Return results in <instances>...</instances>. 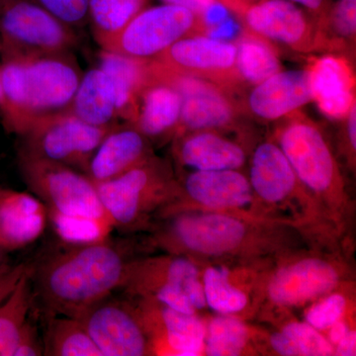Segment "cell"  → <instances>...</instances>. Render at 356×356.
<instances>
[{
	"mask_svg": "<svg viewBox=\"0 0 356 356\" xmlns=\"http://www.w3.org/2000/svg\"><path fill=\"white\" fill-rule=\"evenodd\" d=\"M48 217L46 205L37 196L0 186V248L6 252L36 242Z\"/></svg>",
	"mask_w": 356,
	"mask_h": 356,
	"instance_id": "e0dca14e",
	"label": "cell"
},
{
	"mask_svg": "<svg viewBox=\"0 0 356 356\" xmlns=\"http://www.w3.org/2000/svg\"><path fill=\"white\" fill-rule=\"evenodd\" d=\"M181 107L182 97L177 89L149 79L140 92L136 116L130 125L149 140L170 135L177 132Z\"/></svg>",
	"mask_w": 356,
	"mask_h": 356,
	"instance_id": "44dd1931",
	"label": "cell"
},
{
	"mask_svg": "<svg viewBox=\"0 0 356 356\" xmlns=\"http://www.w3.org/2000/svg\"><path fill=\"white\" fill-rule=\"evenodd\" d=\"M229 16H231L229 7L222 3L221 0H214L198 16V21L209 29L226 20Z\"/></svg>",
	"mask_w": 356,
	"mask_h": 356,
	"instance_id": "8d00e7d4",
	"label": "cell"
},
{
	"mask_svg": "<svg viewBox=\"0 0 356 356\" xmlns=\"http://www.w3.org/2000/svg\"><path fill=\"white\" fill-rule=\"evenodd\" d=\"M76 29L88 23V0H29Z\"/></svg>",
	"mask_w": 356,
	"mask_h": 356,
	"instance_id": "e575fe53",
	"label": "cell"
},
{
	"mask_svg": "<svg viewBox=\"0 0 356 356\" xmlns=\"http://www.w3.org/2000/svg\"><path fill=\"white\" fill-rule=\"evenodd\" d=\"M245 234L243 222L228 215L182 214L173 220L161 236V242L168 248L220 255L238 248Z\"/></svg>",
	"mask_w": 356,
	"mask_h": 356,
	"instance_id": "7c38bea8",
	"label": "cell"
},
{
	"mask_svg": "<svg viewBox=\"0 0 356 356\" xmlns=\"http://www.w3.org/2000/svg\"><path fill=\"white\" fill-rule=\"evenodd\" d=\"M280 143L295 175L311 191L324 193L334 184L337 170L334 156L313 122L295 117L281 130Z\"/></svg>",
	"mask_w": 356,
	"mask_h": 356,
	"instance_id": "30bf717a",
	"label": "cell"
},
{
	"mask_svg": "<svg viewBox=\"0 0 356 356\" xmlns=\"http://www.w3.org/2000/svg\"><path fill=\"white\" fill-rule=\"evenodd\" d=\"M147 0H88V23L96 43L114 36L146 6Z\"/></svg>",
	"mask_w": 356,
	"mask_h": 356,
	"instance_id": "83f0119b",
	"label": "cell"
},
{
	"mask_svg": "<svg viewBox=\"0 0 356 356\" xmlns=\"http://www.w3.org/2000/svg\"><path fill=\"white\" fill-rule=\"evenodd\" d=\"M33 268L28 266L15 287L0 305V356H13L33 301Z\"/></svg>",
	"mask_w": 356,
	"mask_h": 356,
	"instance_id": "484cf974",
	"label": "cell"
},
{
	"mask_svg": "<svg viewBox=\"0 0 356 356\" xmlns=\"http://www.w3.org/2000/svg\"><path fill=\"white\" fill-rule=\"evenodd\" d=\"M346 306V301L343 295H330L307 312V323L318 331L329 329L343 317Z\"/></svg>",
	"mask_w": 356,
	"mask_h": 356,
	"instance_id": "836d02e7",
	"label": "cell"
},
{
	"mask_svg": "<svg viewBox=\"0 0 356 356\" xmlns=\"http://www.w3.org/2000/svg\"><path fill=\"white\" fill-rule=\"evenodd\" d=\"M177 156L184 165L195 170H238L245 161V152L238 145L205 131L185 136Z\"/></svg>",
	"mask_w": 356,
	"mask_h": 356,
	"instance_id": "cb8c5ba5",
	"label": "cell"
},
{
	"mask_svg": "<svg viewBox=\"0 0 356 356\" xmlns=\"http://www.w3.org/2000/svg\"><path fill=\"white\" fill-rule=\"evenodd\" d=\"M149 72L152 81L168 84L181 95V115L177 130L195 132L225 127L235 118L233 102L217 83L200 77L177 74L161 67L154 60L149 62Z\"/></svg>",
	"mask_w": 356,
	"mask_h": 356,
	"instance_id": "9c48e42d",
	"label": "cell"
},
{
	"mask_svg": "<svg viewBox=\"0 0 356 356\" xmlns=\"http://www.w3.org/2000/svg\"><path fill=\"white\" fill-rule=\"evenodd\" d=\"M346 119V129H348V142H350L351 149L355 152L356 149V103L353 105L348 112Z\"/></svg>",
	"mask_w": 356,
	"mask_h": 356,
	"instance_id": "7bdbcfd3",
	"label": "cell"
},
{
	"mask_svg": "<svg viewBox=\"0 0 356 356\" xmlns=\"http://www.w3.org/2000/svg\"><path fill=\"white\" fill-rule=\"evenodd\" d=\"M152 158L149 139L127 124L113 129L90 159L86 175L95 184L109 181Z\"/></svg>",
	"mask_w": 356,
	"mask_h": 356,
	"instance_id": "ac0fdd59",
	"label": "cell"
},
{
	"mask_svg": "<svg viewBox=\"0 0 356 356\" xmlns=\"http://www.w3.org/2000/svg\"><path fill=\"white\" fill-rule=\"evenodd\" d=\"M27 267L28 266H26V264L13 266L6 273L0 275V305L3 303L4 300L13 291L16 283L20 280Z\"/></svg>",
	"mask_w": 356,
	"mask_h": 356,
	"instance_id": "f35d334b",
	"label": "cell"
},
{
	"mask_svg": "<svg viewBox=\"0 0 356 356\" xmlns=\"http://www.w3.org/2000/svg\"><path fill=\"white\" fill-rule=\"evenodd\" d=\"M207 36L210 38L222 42H232L242 33V26L236 18L229 16L220 24L207 29Z\"/></svg>",
	"mask_w": 356,
	"mask_h": 356,
	"instance_id": "74e56055",
	"label": "cell"
},
{
	"mask_svg": "<svg viewBox=\"0 0 356 356\" xmlns=\"http://www.w3.org/2000/svg\"><path fill=\"white\" fill-rule=\"evenodd\" d=\"M243 19L261 38L295 51H310L318 43V28L301 7L288 0H261L243 7Z\"/></svg>",
	"mask_w": 356,
	"mask_h": 356,
	"instance_id": "4fadbf2b",
	"label": "cell"
},
{
	"mask_svg": "<svg viewBox=\"0 0 356 356\" xmlns=\"http://www.w3.org/2000/svg\"><path fill=\"white\" fill-rule=\"evenodd\" d=\"M348 331H350V329H348L346 323L341 322V320L337 321V323L330 327L329 337L331 343L337 344L339 343Z\"/></svg>",
	"mask_w": 356,
	"mask_h": 356,
	"instance_id": "ee69618b",
	"label": "cell"
},
{
	"mask_svg": "<svg viewBox=\"0 0 356 356\" xmlns=\"http://www.w3.org/2000/svg\"><path fill=\"white\" fill-rule=\"evenodd\" d=\"M339 273L329 262L306 259L280 269L270 280L269 298L280 306H300L331 292Z\"/></svg>",
	"mask_w": 356,
	"mask_h": 356,
	"instance_id": "2e32d148",
	"label": "cell"
},
{
	"mask_svg": "<svg viewBox=\"0 0 356 356\" xmlns=\"http://www.w3.org/2000/svg\"><path fill=\"white\" fill-rule=\"evenodd\" d=\"M187 195L209 208L245 207L252 201V186L236 170H195L185 179Z\"/></svg>",
	"mask_w": 356,
	"mask_h": 356,
	"instance_id": "ffe728a7",
	"label": "cell"
},
{
	"mask_svg": "<svg viewBox=\"0 0 356 356\" xmlns=\"http://www.w3.org/2000/svg\"><path fill=\"white\" fill-rule=\"evenodd\" d=\"M111 296L96 302L74 318L83 324L102 356L149 355L151 341L139 313Z\"/></svg>",
	"mask_w": 356,
	"mask_h": 356,
	"instance_id": "ba28073f",
	"label": "cell"
},
{
	"mask_svg": "<svg viewBox=\"0 0 356 356\" xmlns=\"http://www.w3.org/2000/svg\"><path fill=\"white\" fill-rule=\"evenodd\" d=\"M95 185L112 225L119 229L136 226L173 189L168 168L153 156L120 177Z\"/></svg>",
	"mask_w": 356,
	"mask_h": 356,
	"instance_id": "52a82bcc",
	"label": "cell"
},
{
	"mask_svg": "<svg viewBox=\"0 0 356 356\" xmlns=\"http://www.w3.org/2000/svg\"><path fill=\"white\" fill-rule=\"evenodd\" d=\"M197 27L198 17L192 11L163 3L143 9L99 46L103 51L126 57L153 60Z\"/></svg>",
	"mask_w": 356,
	"mask_h": 356,
	"instance_id": "8992f818",
	"label": "cell"
},
{
	"mask_svg": "<svg viewBox=\"0 0 356 356\" xmlns=\"http://www.w3.org/2000/svg\"><path fill=\"white\" fill-rule=\"evenodd\" d=\"M74 53L1 58L0 121L20 137L33 121L69 108L83 77Z\"/></svg>",
	"mask_w": 356,
	"mask_h": 356,
	"instance_id": "3957f363",
	"label": "cell"
},
{
	"mask_svg": "<svg viewBox=\"0 0 356 356\" xmlns=\"http://www.w3.org/2000/svg\"><path fill=\"white\" fill-rule=\"evenodd\" d=\"M6 254L7 252L6 250H3L0 248V275L6 273L7 270H9V269L13 267L9 266L8 261H7Z\"/></svg>",
	"mask_w": 356,
	"mask_h": 356,
	"instance_id": "f6af8a7d",
	"label": "cell"
},
{
	"mask_svg": "<svg viewBox=\"0 0 356 356\" xmlns=\"http://www.w3.org/2000/svg\"><path fill=\"white\" fill-rule=\"evenodd\" d=\"M278 355L327 356L334 355L332 343L308 323H290L270 337Z\"/></svg>",
	"mask_w": 356,
	"mask_h": 356,
	"instance_id": "f546056e",
	"label": "cell"
},
{
	"mask_svg": "<svg viewBox=\"0 0 356 356\" xmlns=\"http://www.w3.org/2000/svg\"><path fill=\"white\" fill-rule=\"evenodd\" d=\"M153 60L172 72L217 84L234 81L238 76L236 44L208 36L184 37Z\"/></svg>",
	"mask_w": 356,
	"mask_h": 356,
	"instance_id": "8fae6325",
	"label": "cell"
},
{
	"mask_svg": "<svg viewBox=\"0 0 356 356\" xmlns=\"http://www.w3.org/2000/svg\"><path fill=\"white\" fill-rule=\"evenodd\" d=\"M288 1L306 9L307 13H310L312 17L314 16L316 18L317 23L325 17L332 3V0H288Z\"/></svg>",
	"mask_w": 356,
	"mask_h": 356,
	"instance_id": "ab89813d",
	"label": "cell"
},
{
	"mask_svg": "<svg viewBox=\"0 0 356 356\" xmlns=\"http://www.w3.org/2000/svg\"><path fill=\"white\" fill-rule=\"evenodd\" d=\"M129 264L108 238L72 245L34 269L37 295L48 314L76 317L122 287Z\"/></svg>",
	"mask_w": 356,
	"mask_h": 356,
	"instance_id": "6da1fadb",
	"label": "cell"
},
{
	"mask_svg": "<svg viewBox=\"0 0 356 356\" xmlns=\"http://www.w3.org/2000/svg\"><path fill=\"white\" fill-rule=\"evenodd\" d=\"M247 327L238 318L222 315L213 318L205 337V353L210 356H236L248 343Z\"/></svg>",
	"mask_w": 356,
	"mask_h": 356,
	"instance_id": "1f68e13d",
	"label": "cell"
},
{
	"mask_svg": "<svg viewBox=\"0 0 356 356\" xmlns=\"http://www.w3.org/2000/svg\"><path fill=\"white\" fill-rule=\"evenodd\" d=\"M312 102L308 69L278 72L255 84L248 97L250 113L262 120L289 116Z\"/></svg>",
	"mask_w": 356,
	"mask_h": 356,
	"instance_id": "9a60e30c",
	"label": "cell"
},
{
	"mask_svg": "<svg viewBox=\"0 0 356 356\" xmlns=\"http://www.w3.org/2000/svg\"><path fill=\"white\" fill-rule=\"evenodd\" d=\"M161 1L163 3L184 7V8L192 11L198 17L204 9L214 0H161Z\"/></svg>",
	"mask_w": 356,
	"mask_h": 356,
	"instance_id": "60d3db41",
	"label": "cell"
},
{
	"mask_svg": "<svg viewBox=\"0 0 356 356\" xmlns=\"http://www.w3.org/2000/svg\"><path fill=\"white\" fill-rule=\"evenodd\" d=\"M69 111L93 126L114 125L119 118L116 91L99 65L83 74Z\"/></svg>",
	"mask_w": 356,
	"mask_h": 356,
	"instance_id": "7402d4cb",
	"label": "cell"
},
{
	"mask_svg": "<svg viewBox=\"0 0 356 356\" xmlns=\"http://www.w3.org/2000/svg\"><path fill=\"white\" fill-rule=\"evenodd\" d=\"M149 60L100 51L99 67L108 74L116 91L119 118L132 123L140 92L149 81Z\"/></svg>",
	"mask_w": 356,
	"mask_h": 356,
	"instance_id": "d4e9b609",
	"label": "cell"
},
{
	"mask_svg": "<svg viewBox=\"0 0 356 356\" xmlns=\"http://www.w3.org/2000/svg\"><path fill=\"white\" fill-rule=\"evenodd\" d=\"M79 29L29 0H0L1 58L72 54L81 46Z\"/></svg>",
	"mask_w": 356,
	"mask_h": 356,
	"instance_id": "277c9868",
	"label": "cell"
},
{
	"mask_svg": "<svg viewBox=\"0 0 356 356\" xmlns=\"http://www.w3.org/2000/svg\"><path fill=\"white\" fill-rule=\"evenodd\" d=\"M297 177L280 147L264 143L257 147L250 166V186L266 202L285 200L294 191Z\"/></svg>",
	"mask_w": 356,
	"mask_h": 356,
	"instance_id": "603a6c76",
	"label": "cell"
},
{
	"mask_svg": "<svg viewBox=\"0 0 356 356\" xmlns=\"http://www.w3.org/2000/svg\"><path fill=\"white\" fill-rule=\"evenodd\" d=\"M17 165L30 191L46 205L58 235L81 245L108 238L114 229L96 185L86 173L17 151Z\"/></svg>",
	"mask_w": 356,
	"mask_h": 356,
	"instance_id": "7a4b0ae2",
	"label": "cell"
},
{
	"mask_svg": "<svg viewBox=\"0 0 356 356\" xmlns=\"http://www.w3.org/2000/svg\"><path fill=\"white\" fill-rule=\"evenodd\" d=\"M318 32H331L337 42L343 46L355 41L356 31V0L332 1L329 11L317 24Z\"/></svg>",
	"mask_w": 356,
	"mask_h": 356,
	"instance_id": "d6a6232c",
	"label": "cell"
},
{
	"mask_svg": "<svg viewBox=\"0 0 356 356\" xmlns=\"http://www.w3.org/2000/svg\"><path fill=\"white\" fill-rule=\"evenodd\" d=\"M53 315L49 318L44 339V355L102 356L83 324L76 318Z\"/></svg>",
	"mask_w": 356,
	"mask_h": 356,
	"instance_id": "4316f807",
	"label": "cell"
},
{
	"mask_svg": "<svg viewBox=\"0 0 356 356\" xmlns=\"http://www.w3.org/2000/svg\"><path fill=\"white\" fill-rule=\"evenodd\" d=\"M117 124L93 126L69 110L44 115L20 136V149L86 173L90 159Z\"/></svg>",
	"mask_w": 356,
	"mask_h": 356,
	"instance_id": "5b68a950",
	"label": "cell"
},
{
	"mask_svg": "<svg viewBox=\"0 0 356 356\" xmlns=\"http://www.w3.org/2000/svg\"><path fill=\"white\" fill-rule=\"evenodd\" d=\"M206 304L222 315L243 311L248 305V297L229 282V271L224 267H209L203 277Z\"/></svg>",
	"mask_w": 356,
	"mask_h": 356,
	"instance_id": "4dcf8cb0",
	"label": "cell"
},
{
	"mask_svg": "<svg viewBox=\"0 0 356 356\" xmlns=\"http://www.w3.org/2000/svg\"><path fill=\"white\" fill-rule=\"evenodd\" d=\"M310 74L312 100L327 118L341 120L355 104V74L348 60L334 55L312 60Z\"/></svg>",
	"mask_w": 356,
	"mask_h": 356,
	"instance_id": "d6986e66",
	"label": "cell"
},
{
	"mask_svg": "<svg viewBox=\"0 0 356 356\" xmlns=\"http://www.w3.org/2000/svg\"><path fill=\"white\" fill-rule=\"evenodd\" d=\"M337 355L351 356L356 353V334L355 331H348L346 336L337 343Z\"/></svg>",
	"mask_w": 356,
	"mask_h": 356,
	"instance_id": "b9f144b4",
	"label": "cell"
},
{
	"mask_svg": "<svg viewBox=\"0 0 356 356\" xmlns=\"http://www.w3.org/2000/svg\"><path fill=\"white\" fill-rule=\"evenodd\" d=\"M236 67L238 76L254 86L281 70L273 47L257 35L243 37L236 44Z\"/></svg>",
	"mask_w": 356,
	"mask_h": 356,
	"instance_id": "f1b7e54d",
	"label": "cell"
},
{
	"mask_svg": "<svg viewBox=\"0 0 356 356\" xmlns=\"http://www.w3.org/2000/svg\"><path fill=\"white\" fill-rule=\"evenodd\" d=\"M40 355H44V346L40 341L37 327L28 320L21 331L13 356Z\"/></svg>",
	"mask_w": 356,
	"mask_h": 356,
	"instance_id": "d590c367",
	"label": "cell"
},
{
	"mask_svg": "<svg viewBox=\"0 0 356 356\" xmlns=\"http://www.w3.org/2000/svg\"><path fill=\"white\" fill-rule=\"evenodd\" d=\"M243 1L248 2V1H255V0H243Z\"/></svg>",
	"mask_w": 356,
	"mask_h": 356,
	"instance_id": "bcb514c9",
	"label": "cell"
},
{
	"mask_svg": "<svg viewBox=\"0 0 356 356\" xmlns=\"http://www.w3.org/2000/svg\"><path fill=\"white\" fill-rule=\"evenodd\" d=\"M137 311L147 336L158 334L154 343L163 341L170 355H200L205 344L206 331L195 314L180 313L154 299L143 302Z\"/></svg>",
	"mask_w": 356,
	"mask_h": 356,
	"instance_id": "5bb4252c",
	"label": "cell"
}]
</instances>
